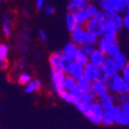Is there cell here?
I'll return each mask as SVG.
<instances>
[{
	"label": "cell",
	"mask_w": 129,
	"mask_h": 129,
	"mask_svg": "<svg viewBox=\"0 0 129 129\" xmlns=\"http://www.w3.org/2000/svg\"><path fill=\"white\" fill-rule=\"evenodd\" d=\"M97 99L98 98H97V96L95 95V93L93 92L92 90H89V91H88V92L84 93L83 97H82L81 99L83 100V101L86 102V103L90 104L91 102L97 100Z\"/></svg>",
	"instance_id": "obj_32"
},
{
	"label": "cell",
	"mask_w": 129,
	"mask_h": 129,
	"mask_svg": "<svg viewBox=\"0 0 129 129\" xmlns=\"http://www.w3.org/2000/svg\"><path fill=\"white\" fill-rule=\"evenodd\" d=\"M32 80V76H31L30 73H28V72H21L18 76V79H17V81L20 85L22 86H26L29 82Z\"/></svg>",
	"instance_id": "obj_28"
},
{
	"label": "cell",
	"mask_w": 129,
	"mask_h": 129,
	"mask_svg": "<svg viewBox=\"0 0 129 129\" xmlns=\"http://www.w3.org/2000/svg\"><path fill=\"white\" fill-rule=\"evenodd\" d=\"M111 44L112 43H110L108 40H106L103 36H101L100 38H99V42H98L96 47H97L98 50H99V51H101L102 52L106 53L107 50L108 49V47H109Z\"/></svg>",
	"instance_id": "obj_26"
},
{
	"label": "cell",
	"mask_w": 129,
	"mask_h": 129,
	"mask_svg": "<svg viewBox=\"0 0 129 129\" xmlns=\"http://www.w3.org/2000/svg\"><path fill=\"white\" fill-rule=\"evenodd\" d=\"M84 28L86 31L93 34L99 38L103 36V35L105 34L104 23H100V22L95 20L94 18H89L86 24H84Z\"/></svg>",
	"instance_id": "obj_4"
},
{
	"label": "cell",
	"mask_w": 129,
	"mask_h": 129,
	"mask_svg": "<svg viewBox=\"0 0 129 129\" xmlns=\"http://www.w3.org/2000/svg\"><path fill=\"white\" fill-rule=\"evenodd\" d=\"M83 75L87 77L90 81H94V80H100V81H104L107 79H109L105 75L101 68L95 66V65L91 64L88 62V64L84 65L83 68Z\"/></svg>",
	"instance_id": "obj_2"
},
{
	"label": "cell",
	"mask_w": 129,
	"mask_h": 129,
	"mask_svg": "<svg viewBox=\"0 0 129 129\" xmlns=\"http://www.w3.org/2000/svg\"><path fill=\"white\" fill-rule=\"evenodd\" d=\"M78 49H79V47L76 46L75 44L72 43L71 42L66 43L62 49L63 57L74 61V58H75V55H76V53H77Z\"/></svg>",
	"instance_id": "obj_12"
},
{
	"label": "cell",
	"mask_w": 129,
	"mask_h": 129,
	"mask_svg": "<svg viewBox=\"0 0 129 129\" xmlns=\"http://www.w3.org/2000/svg\"><path fill=\"white\" fill-rule=\"evenodd\" d=\"M24 15H29V11H28V9L24 8Z\"/></svg>",
	"instance_id": "obj_52"
},
{
	"label": "cell",
	"mask_w": 129,
	"mask_h": 129,
	"mask_svg": "<svg viewBox=\"0 0 129 129\" xmlns=\"http://www.w3.org/2000/svg\"><path fill=\"white\" fill-rule=\"evenodd\" d=\"M0 1H3V0H0Z\"/></svg>",
	"instance_id": "obj_56"
},
{
	"label": "cell",
	"mask_w": 129,
	"mask_h": 129,
	"mask_svg": "<svg viewBox=\"0 0 129 129\" xmlns=\"http://www.w3.org/2000/svg\"><path fill=\"white\" fill-rule=\"evenodd\" d=\"M115 124L118 125H124V126H129V115L125 114V113H121L117 118L116 119Z\"/></svg>",
	"instance_id": "obj_29"
},
{
	"label": "cell",
	"mask_w": 129,
	"mask_h": 129,
	"mask_svg": "<svg viewBox=\"0 0 129 129\" xmlns=\"http://www.w3.org/2000/svg\"><path fill=\"white\" fill-rule=\"evenodd\" d=\"M42 86H43V83L39 79H32V80L26 85L24 92L26 94H32L35 91H38L42 88Z\"/></svg>",
	"instance_id": "obj_15"
},
{
	"label": "cell",
	"mask_w": 129,
	"mask_h": 129,
	"mask_svg": "<svg viewBox=\"0 0 129 129\" xmlns=\"http://www.w3.org/2000/svg\"><path fill=\"white\" fill-rule=\"evenodd\" d=\"M127 101L129 102V93H128V94H127Z\"/></svg>",
	"instance_id": "obj_53"
},
{
	"label": "cell",
	"mask_w": 129,
	"mask_h": 129,
	"mask_svg": "<svg viewBox=\"0 0 129 129\" xmlns=\"http://www.w3.org/2000/svg\"><path fill=\"white\" fill-rule=\"evenodd\" d=\"M83 68L84 66L80 65V63L76 62V61H72L71 71H70V75L72 76L76 80H78L79 78L83 76Z\"/></svg>",
	"instance_id": "obj_18"
},
{
	"label": "cell",
	"mask_w": 129,
	"mask_h": 129,
	"mask_svg": "<svg viewBox=\"0 0 129 129\" xmlns=\"http://www.w3.org/2000/svg\"><path fill=\"white\" fill-rule=\"evenodd\" d=\"M98 102L100 104V106L102 107L104 110L110 109L116 105V99H115V95L112 94L110 91L105 93L104 95H102L101 97H99L97 99Z\"/></svg>",
	"instance_id": "obj_8"
},
{
	"label": "cell",
	"mask_w": 129,
	"mask_h": 129,
	"mask_svg": "<svg viewBox=\"0 0 129 129\" xmlns=\"http://www.w3.org/2000/svg\"><path fill=\"white\" fill-rule=\"evenodd\" d=\"M120 106L121 109H122L123 113H125V114L129 115V102L126 101L125 103L122 104V105H119Z\"/></svg>",
	"instance_id": "obj_47"
},
{
	"label": "cell",
	"mask_w": 129,
	"mask_h": 129,
	"mask_svg": "<svg viewBox=\"0 0 129 129\" xmlns=\"http://www.w3.org/2000/svg\"><path fill=\"white\" fill-rule=\"evenodd\" d=\"M104 29H105V33H117V29H116V25H115L111 21L107 20L104 23Z\"/></svg>",
	"instance_id": "obj_34"
},
{
	"label": "cell",
	"mask_w": 129,
	"mask_h": 129,
	"mask_svg": "<svg viewBox=\"0 0 129 129\" xmlns=\"http://www.w3.org/2000/svg\"><path fill=\"white\" fill-rule=\"evenodd\" d=\"M91 83H92V81H90L84 75L77 80V86L80 88V89L83 93H86L88 91L91 90Z\"/></svg>",
	"instance_id": "obj_16"
},
{
	"label": "cell",
	"mask_w": 129,
	"mask_h": 129,
	"mask_svg": "<svg viewBox=\"0 0 129 129\" xmlns=\"http://www.w3.org/2000/svg\"><path fill=\"white\" fill-rule=\"evenodd\" d=\"M0 109H1V107H0Z\"/></svg>",
	"instance_id": "obj_55"
},
{
	"label": "cell",
	"mask_w": 129,
	"mask_h": 129,
	"mask_svg": "<svg viewBox=\"0 0 129 129\" xmlns=\"http://www.w3.org/2000/svg\"><path fill=\"white\" fill-rule=\"evenodd\" d=\"M103 114H104V109L102 108L100 104L98 102V100H95V101L91 102L89 104L88 111L85 116L92 124L98 125H101L102 118H103Z\"/></svg>",
	"instance_id": "obj_1"
},
{
	"label": "cell",
	"mask_w": 129,
	"mask_h": 129,
	"mask_svg": "<svg viewBox=\"0 0 129 129\" xmlns=\"http://www.w3.org/2000/svg\"><path fill=\"white\" fill-rule=\"evenodd\" d=\"M101 69L104 73H105V75L108 78H109V79L114 78L115 76H116L120 72L119 70L117 69L113 58H109V57H107L103 65H102Z\"/></svg>",
	"instance_id": "obj_6"
},
{
	"label": "cell",
	"mask_w": 129,
	"mask_h": 129,
	"mask_svg": "<svg viewBox=\"0 0 129 129\" xmlns=\"http://www.w3.org/2000/svg\"><path fill=\"white\" fill-rule=\"evenodd\" d=\"M45 5V0H36V7L38 9H42Z\"/></svg>",
	"instance_id": "obj_50"
},
{
	"label": "cell",
	"mask_w": 129,
	"mask_h": 129,
	"mask_svg": "<svg viewBox=\"0 0 129 129\" xmlns=\"http://www.w3.org/2000/svg\"><path fill=\"white\" fill-rule=\"evenodd\" d=\"M98 42H99V37H97L96 35H93V34L87 31L86 43H89V44H92V45H97Z\"/></svg>",
	"instance_id": "obj_37"
},
{
	"label": "cell",
	"mask_w": 129,
	"mask_h": 129,
	"mask_svg": "<svg viewBox=\"0 0 129 129\" xmlns=\"http://www.w3.org/2000/svg\"><path fill=\"white\" fill-rule=\"evenodd\" d=\"M129 93V81H125L124 83V86H123L122 89H121L120 93L119 94H125L127 95Z\"/></svg>",
	"instance_id": "obj_46"
},
{
	"label": "cell",
	"mask_w": 129,
	"mask_h": 129,
	"mask_svg": "<svg viewBox=\"0 0 129 129\" xmlns=\"http://www.w3.org/2000/svg\"><path fill=\"white\" fill-rule=\"evenodd\" d=\"M50 77H51V80L52 83V89L56 94H58L60 91L64 89V82L65 78H66V74L64 72L52 71Z\"/></svg>",
	"instance_id": "obj_3"
},
{
	"label": "cell",
	"mask_w": 129,
	"mask_h": 129,
	"mask_svg": "<svg viewBox=\"0 0 129 129\" xmlns=\"http://www.w3.org/2000/svg\"><path fill=\"white\" fill-rule=\"evenodd\" d=\"M74 106H75L76 108H77V109L79 110L81 114H83L84 116H86L87 113H88V111L89 104L86 103V102L83 101L82 99H80V100H77V101L75 102Z\"/></svg>",
	"instance_id": "obj_27"
},
{
	"label": "cell",
	"mask_w": 129,
	"mask_h": 129,
	"mask_svg": "<svg viewBox=\"0 0 129 129\" xmlns=\"http://www.w3.org/2000/svg\"><path fill=\"white\" fill-rule=\"evenodd\" d=\"M94 1H96V2H99L100 0H94Z\"/></svg>",
	"instance_id": "obj_54"
},
{
	"label": "cell",
	"mask_w": 129,
	"mask_h": 129,
	"mask_svg": "<svg viewBox=\"0 0 129 129\" xmlns=\"http://www.w3.org/2000/svg\"><path fill=\"white\" fill-rule=\"evenodd\" d=\"M84 8L87 11V13H88V15L89 18L94 17V15H96V13H97L98 10H99V7H98L96 5L92 4V3H87V4L85 5V7H84Z\"/></svg>",
	"instance_id": "obj_30"
},
{
	"label": "cell",
	"mask_w": 129,
	"mask_h": 129,
	"mask_svg": "<svg viewBox=\"0 0 129 129\" xmlns=\"http://www.w3.org/2000/svg\"><path fill=\"white\" fill-rule=\"evenodd\" d=\"M107 20L111 21L116 25L117 31L121 30L123 28V15L119 14L118 12L114 11L111 13H107Z\"/></svg>",
	"instance_id": "obj_13"
},
{
	"label": "cell",
	"mask_w": 129,
	"mask_h": 129,
	"mask_svg": "<svg viewBox=\"0 0 129 129\" xmlns=\"http://www.w3.org/2000/svg\"><path fill=\"white\" fill-rule=\"evenodd\" d=\"M94 18L95 20H97V21L100 22V23H105L107 21V13H106L105 11L101 10V9H99L98 12L96 13V15H94Z\"/></svg>",
	"instance_id": "obj_35"
},
{
	"label": "cell",
	"mask_w": 129,
	"mask_h": 129,
	"mask_svg": "<svg viewBox=\"0 0 129 129\" xmlns=\"http://www.w3.org/2000/svg\"><path fill=\"white\" fill-rule=\"evenodd\" d=\"M63 58L62 50L55 51L49 57V63L52 71H61V59Z\"/></svg>",
	"instance_id": "obj_7"
},
{
	"label": "cell",
	"mask_w": 129,
	"mask_h": 129,
	"mask_svg": "<svg viewBox=\"0 0 129 129\" xmlns=\"http://www.w3.org/2000/svg\"><path fill=\"white\" fill-rule=\"evenodd\" d=\"M123 27L129 31V16L124 15L123 16Z\"/></svg>",
	"instance_id": "obj_48"
},
{
	"label": "cell",
	"mask_w": 129,
	"mask_h": 129,
	"mask_svg": "<svg viewBox=\"0 0 129 129\" xmlns=\"http://www.w3.org/2000/svg\"><path fill=\"white\" fill-rule=\"evenodd\" d=\"M124 83H125V80L123 77L120 75V73L117 74L114 78L110 79V90L116 95L119 94L124 86Z\"/></svg>",
	"instance_id": "obj_11"
},
{
	"label": "cell",
	"mask_w": 129,
	"mask_h": 129,
	"mask_svg": "<svg viewBox=\"0 0 129 129\" xmlns=\"http://www.w3.org/2000/svg\"><path fill=\"white\" fill-rule=\"evenodd\" d=\"M74 3L77 8H80V7H84L87 3H88V0H71Z\"/></svg>",
	"instance_id": "obj_43"
},
{
	"label": "cell",
	"mask_w": 129,
	"mask_h": 129,
	"mask_svg": "<svg viewBox=\"0 0 129 129\" xmlns=\"http://www.w3.org/2000/svg\"><path fill=\"white\" fill-rule=\"evenodd\" d=\"M113 60H114L115 63H116V67H117V69L119 70V71L129 62L127 56L122 52H120L118 54H116L115 57H113Z\"/></svg>",
	"instance_id": "obj_17"
},
{
	"label": "cell",
	"mask_w": 129,
	"mask_h": 129,
	"mask_svg": "<svg viewBox=\"0 0 129 129\" xmlns=\"http://www.w3.org/2000/svg\"><path fill=\"white\" fill-rule=\"evenodd\" d=\"M115 99H116V102L118 103V105H122V104L125 103L127 101V95L116 94L115 95Z\"/></svg>",
	"instance_id": "obj_42"
},
{
	"label": "cell",
	"mask_w": 129,
	"mask_h": 129,
	"mask_svg": "<svg viewBox=\"0 0 129 129\" xmlns=\"http://www.w3.org/2000/svg\"><path fill=\"white\" fill-rule=\"evenodd\" d=\"M39 37H40V40H41L43 43H45L47 42V39H48V35L46 34V32L43 29H41V30L39 31Z\"/></svg>",
	"instance_id": "obj_44"
},
{
	"label": "cell",
	"mask_w": 129,
	"mask_h": 129,
	"mask_svg": "<svg viewBox=\"0 0 129 129\" xmlns=\"http://www.w3.org/2000/svg\"><path fill=\"white\" fill-rule=\"evenodd\" d=\"M91 90L95 93L97 98H99L105 93L110 91V88L100 80H94L91 83Z\"/></svg>",
	"instance_id": "obj_10"
},
{
	"label": "cell",
	"mask_w": 129,
	"mask_h": 129,
	"mask_svg": "<svg viewBox=\"0 0 129 129\" xmlns=\"http://www.w3.org/2000/svg\"><path fill=\"white\" fill-rule=\"evenodd\" d=\"M120 72V75L123 77L124 80L125 81H129V62L121 70Z\"/></svg>",
	"instance_id": "obj_40"
},
{
	"label": "cell",
	"mask_w": 129,
	"mask_h": 129,
	"mask_svg": "<svg viewBox=\"0 0 129 129\" xmlns=\"http://www.w3.org/2000/svg\"><path fill=\"white\" fill-rule=\"evenodd\" d=\"M120 52H121L120 45L118 44V43H112L111 45L108 47V49L106 52V55H107V57L113 58V57H115L116 54H118Z\"/></svg>",
	"instance_id": "obj_22"
},
{
	"label": "cell",
	"mask_w": 129,
	"mask_h": 129,
	"mask_svg": "<svg viewBox=\"0 0 129 129\" xmlns=\"http://www.w3.org/2000/svg\"><path fill=\"white\" fill-rule=\"evenodd\" d=\"M125 15H127V16H129V6L126 7V10H125V14H124Z\"/></svg>",
	"instance_id": "obj_51"
},
{
	"label": "cell",
	"mask_w": 129,
	"mask_h": 129,
	"mask_svg": "<svg viewBox=\"0 0 129 129\" xmlns=\"http://www.w3.org/2000/svg\"><path fill=\"white\" fill-rule=\"evenodd\" d=\"M76 86H77V80L74 79L71 75H66L65 82H64V89H66L68 91H71Z\"/></svg>",
	"instance_id": "obj_25"
},
{
	"label": "cell",
	"mask_w": 129,
	"mask_h": 129,
	"mask_svg": "<svg viewBox=\"0 0 129 129\" xmlns=\"http://www.w3.org/2000/svg\"><path fill=\"white\" fill-rule=\"evenodd\" d=\"M74 16H75V19L77 21V23L80 25L84 26V24H86L88 20L89 19L87 11L85 10L84 7H80V8H77L73 13Z\"/></svg>",
	"instance_id": "obj_14"
},
{
	"label": "cell",
	"mask_w": 129,
	"mask_h": 129,
	"mask_svg": "<svg viewBox=\"0 0 129 129\" xmlns=\"http://www.w3.org/2000/svg\"><path fill=\"white\" fill-rule=\"evenodd\" d=\"M58 96L60 97V99H61L63 101H65L66 103H69V104H75L76 100L73 99V97L71 96V92L66 89H62L61 91L58 93Z\"/></svg>",
	"instance_id": "obj_23"
},
{
	"label": "cell",
	"mask_w": 129,
	"mask_h": 129,
	"mask_svg": "<svg viewBox=\"0 0 129 129\" xmlns=\"http://www.w3.org/2000/svg\"><path fill=\"white\" fill-rule=\"evenodd\" d=\"M71 63H72V60H69V59L64 58V57L61 59V71H62V72H64L66 75H70Z\"/></svg>",
	"instance_id": "obj_31"
},
{
	"label": "cell",
	"mask_w": 129,
	"mask_h": 129,
	"mask_svg": "<svg viewBox=\"0 0 129 129\" xmlns=\"http://www.w3.org/2000/svg\"><path fill=\"white\" fill-rule=\"evenodd\" d=\"M86 34L87 31L85 30L84 26L79 25L71 33V42L80 48L84 43H86Z\"/></svg>",
	"instance_id": "obj_5"
},
{
	"label": "cell",
	"mask_w": 129,
	"mask_h": 129,
	"mask_svg": "<svg viewBox=\"0 0 129 129\" xmlns=\"http://www.w3.org/2000/svg\"><path fill=\"white\" fill-rule=\"evenodd\" d=\"M65 23H66V27L70 33L74 31L80 24H78L75 19L73 13H67L66 17H65Z\"/></svg>",
	"instance_id": "obj_19"
},
{
	"label": "cell",
	"mask_w": 129,
	"mask_h": 129,
	"mask_svg": "<svg viewBox=\"0 0 129 129\" xmlns=\"http://www.w3.org/2000/svg\"><path fill=\"white\" fill-rule=\"evenodd\" d=\"M70 92H71V96L73 97V99H75L76 101H77V100H80V99H81L82 97H83V95H84V93L80 90V88H79L78 86H76L75 88H72Z\"/></svg>",
	"instance_id": "obj_36"
},
{
	"label": "cell",
	"mask_w": 129,
	"mask_h": 129,
	"mask_svg": "<svg viewBox=\"0 0 129 129\" xmlns=\"http://www.w3.org/2000/svg\"><path fill=\"white\" fill-rule=\"evenodd\" d=\"M80 48L82 52H83L84 53H86L88 57L91 55V53L94 52L95 50L97 49L96 45H92V44H89V43H84L83 45H81Z\"/></svg>",
	"instance_id": "obj_33"
},
{
	"label": "cell",
	"mask_w": 129,
	"mask_h": 129,
	"mask_svg": "<svg viewBox=\"0 0 129 129\" xmlns=\"http://www.w3.org/2000/svg\"><path fill=\"white\" fill-rule=\"evenodd\" d=\"M11 19L10 18H6L4 21V24H3V31H4L5 35L7 37H9L11 35Z\"/></svg>",
	"instance_id": "obj_38"
},
{
	"label": "cell",
	"mask_w": 129,
	"mask_h": 129,
	"mask_svg": "<svg viewBox=\"0 0 129 129\" xmlns=\"http://www.w3.org/2000/svg\"><path fill=\"white\" fill-rule=\"evenodd\" d=\"M77 9L76 6L74 5V3L72 1L70 0L68 5H67V10H68V13H74V11Z\"/></svg>",
	"instance_id": "obj_45"
},
{
	"label": "cell",
	"mask_w": 129,
	"mask_h": 129,
	"mask_svg": "<svg viewBox=\"0 0 129 129\" xmlns=\"http://www.w3.org/2000/svg\"><path fill=\"white\" fill-rule=\"evenodd\" d=\"M9 52V46L7 44H0V60H7Z\"/></svg>",
	"instance_id": "obj_39"
},
{
	"label": "cell",
	"mask_w": 129,
	"mask_h": 129,
	"mask_svg": "<svg viewBox=\"0 0 129 129\" xmlns=\"http://www.w3.org/2000/svg\"><path fill=\"white\" fill-rule=\"evenodd\" d=\"M98 3H99V9L105 11L106 13H111V12L116 11L115 7H113V5L110 3L109 0H100V1Z\"/></svg>",
	"instance_id": "obj_24"
},
{
	"label": "cell",
	"mask_w": 129,
	"mask_h": 129,
	"mask_svg": "<svg viewBox=\"0 0 129 129\" xmlns=\"http://www.w3.org/2000/svg\"><path fill=\"white\" fill-rule=\"evenodd\" d=\"M8 67V60H0V69L6 70Z\"/></svg>",
	"instance_id": "obj_49"
},
{
	"label": "cell",
	"mask_w": 129,
	"mask_h": 129,
	"mask_svg": "<svg viewBox=\"0 0 129 129\" xmlns=\"http://www.w3.org/2000/svg\"><path fill=\"white\" fill-rule=\"evenodd\" d=\"M114 124H115V117L113 116L111 108L108 110H104L101 125H105V126H110V125H114Z\"/></svg>",
	"instance_id": "obj_20"
},
{
	"label": "cell",
	"mask_w": 129,
	"mask_h": 129,
	"mask_svg": "<svg viewBox=\"0 0 129 129\" xmlns=\"http://www.w3.org/2000/svg\"><path fill=\"white\" fill-rule=\"evenodd\" d=\"M107 59V55L106 53L102 52L101 51L96 49L94 52L91 53V55L89 56V63L95 65V66L99 67L101 68L102 65H103L104 61Z\"/></svg>",
	"instance_id": "obj_9"
},
{
	"label": "cell",
	"mask_w": 129,
	"mask_h": 129,
	"mask_svg": "<svg viewBox=\"0 0 129 129\" xmlns=\"http://www.w3.org/2000/svg\"><path fill=\"white\" fill-rule=\"evenodd\" d=\"M43 8L47 16H52V15H53L55 14V8L51 5H44Z\"/></svg>",
	"instance_id": "obj_41"
},
{
	"label": "cell",
	"mask_w": 129,
	"mask_h": 129,
	"mask_svg": "<svg viewBox=\"0 0 129 129\" xmlns=\"http://www.w3.org/2000/svg\"><path fill=\"white\" fill-rule=\"evenodd\" d=\"M74 61L80 63L82 66H84V65L88 64L89 62V57L86 53H84L81 50H80V48H79L77 51V53L75 55V58H74Z\"/></svg>",
	"instance_id": "obj_21"
}]
</instances>
